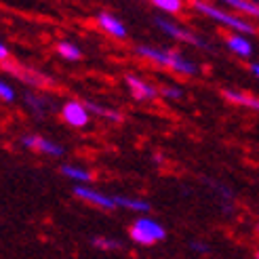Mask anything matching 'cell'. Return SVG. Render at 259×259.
<instances>
[{
	"label": "cell",
	"instance_id": "ac0fdd59",
	"mask_svg": "<svg viewBox=\"0 0 259 259\" xmlns=\"http://www.w3.org/2000/svg\"><path fill=\"white\" fill-rule=\"evenodd\" d=\"M160 95H162L164 99H169V101H175V99L184 97V91H181L179 87H175V84H166V87L160 89Z\"/></svg>",
	"mask_w": 259,
	"mask_h": 259
},
{
	"label": "cell",
	"instance_id": "8992f818",
	"mask_svg": "<svg viewBox=\"0 0 259 259\" xmlns=\"http://www.w3.org/2000/svg\"><path fill=\"white\" fill-rule=\"evenodd\" d=\"M128 91L133 93V97L137 101H152V99H156L160 95V89H156L154 84H150L148 80L144 78H139V76H133V74H128L126 78H124Z\"/></svg>",
	"mask_w": 259,
	"mask_h": 259
},
{
	"label": "cell",
	"instance_id": "cb8c5ba5",
	"mask_svg": "<svg viewBox=\"0 0 259 259\" xmlns=\"http://www.w3.org/2000/svg\"><path fill=\"white\" fill-rule=\"evenodd\" d=\"M257 259H259V253H257Z\"/></svg>",
	"mask_w": 259,
	"mask_h": 259
},
{
	"label": "cell",
	"instance_id": "5b68a950",
	"mask_svg": "<svg viewBox=\"0 0 259 259\" xmlns=\"http://www.w3.org/2000/svg\"><path fill=\"white\" fill-rule=\"evenodd\" d=\"M61 118L74 128H84L91 120V112L80 101H68L66 106L61 108Z\"/></svg>",
	"mask_w": 259,
	"mask_h": 259
},
{
	"label": "cell",
	"instance_id": "603a6c76",
	"mask_svg": "<svg viewBox=\"0 0 259 259\" xmlns=\"http://www.w3.org/2000/svg\"><path fill=\"white\" fill-rule=\"evenodd\" d=\"M251 72L259 78V63H253V66H251Z\"/></svg>",
	"mask_w": 259,
	"mask_h": 259
},
{
	"label": "cell",
	"instance_id": "9c48e42d",
	"mask_svg": "<svg viewBox=\"0 0 259 259\" xmlns=\"http://www.w3.org/2000/svg\"><path fill=\"white\" fill-rule=\"evenodd\" d=\"M97 25L106 34H110L112 38H126V25L116 15H112V13H99Z\"/></svg>",
	"mask_w": 259,
	"mask_h": 259
},
{
	"label": "cell",
	"instance_id": "8fae6325",
	"mask_svg": "<svg viewBox=\"0 0 259 259\" xmlns=\"http://www.w3.org/2000/svg\"><path fill=\"white\" fill-rule=\"evenodd\" d=\"M224 97L230 103H236V106H244V108H251V110H259V99L253 95H247L242 91H234V89H226L224 91Z\"/></svg>",
	"mask_w": 259,
	"mask_h": 259
},
{
	"label": "cell",
	"instance_id": "6da1fadb",
	"mask_svg": "<svg viewBox=\"0 0 259 259\" xmlns=\"http://www.w3.org/2000/svg\"><path fill=\"white\" fill-rule=\"evenodd\" d=\"M139 57H144L152 63H158V66H164L173 72H179V74H186V76H194L198 72L196 63L186 59L179 51H173V49H156V47H146L141 45L135 49Z\"/></svg>",
	"mask_w": 259,
	"mask_h": 259
},
{
	"label": "cell",
	"instance_id": "52a82bcc",
	"mask_svg": "<svg viewBox=\"0 0 259 259\" xmlns=\"http://www.w3.org/2000/svg\"><path fill=\"white\" fill-rule=\"evenodd\" d=\"M74 194L78 198H82L84 202H91V204H95V206H101V209H116V198L114 196H108V194H103L99 190H93V188H89V186H76L74 188Z\"/></svg>",
	"mask_w": 259,
	"mask_h": 259
},
{
	"label": "cell",
	"instance_id": "e0dca14e",
	"mask_svg": "<svg viewBox=\"0 0 259 259\" xmlns=\"http://www.w3.org/2000/svg\"><path fill=\"white\" fill-rule=\"evenodd\" d=\"M150 3L156 9L169 13V15H175V13H179L184 9V0H150Z\"/></svg>",
	"mask_w": 259,
	"mask_h": 259
},
{
	"label": "cell",
	"instance_id": "ffe728a7",
	"mask_svg": "<svg viewBox=\"0 0 259 259\" xmlns=\"http://www.w3.org/2000/svg\"><path fill=\"white\" fill-rule=\"evenodd\" d=\"M0 97H3V101H7V103L15 101V89H13L7 80L0 82Z\"/></svg>",
	"mask_w": 259,
	"mask_h": 259
},
{
	"label": "cell",
	"instance_id": "d6986e66",
	"mask_svg": "<svg viewBox=\"0 0 259 259\" xmlns=\"http://www.w3.org/2000/svg\"><path fill=\"white\" fill-rule=\"evenodd\" d=\"M93 244L97 249H120L122 244L118 242V240H112V238H101V236H97V238H93Z\"/></svg>",
	"mask_w": 259,
	"mask_h": 259
},
{
	"label": "cell",
	"instance_id": "7402d4cb",
	"mask_svg": "<svg viewBox=\"0 0 259 259\" xmlns=\"http://www.w3.org/2000/svg\"><path fill=\"white\" fill-rule=\"evenodd\" d=\"M9 57V49H7V45H0V59H7Z\"/></svg>",
	"mask_w": 259,
	"mask_h": 259
},
{
	"label": "cell",
	"instance_id": "5bb4252c",
	"mask_svg": "<svg viewBox=\"0 0 259 259\" xmlns=\"http://www.w3.org/2000/svg\"><path fill=\"white\" fill-rule=\"evenodd\" d=\"M116 204L124 206V209H131V211H139V213H148L150 211V204L141 198H128V196H114Z\"/></svg>",
	"mask_w": 259,
	"mask_h": 259
},
{
	"label": "cell",
	"instance_id": "4fadbf2b",
	"mask_svg": "<svg viewBox=\"0 0 259 259\" xmlns=\"http://www.w3.org/2000/svg\"><path fill=\"white\" fill-rule=\"evenodd\" d=\"M87 108L91 114H95V116H101V118H108V120H114V122H120L122 120V116L118 110H112V108H106V106H99V103H93V101H89L87 103Z\"/></svg>",
	"mask_w": 259,
	"mask_h": 259
},
{
	"label": "cell",
	"instance_id": "30bf717a",
	"mask_svg": "<svg viewBox=\"0 0 259 259\" xmlns=\"http://www.w3.org/2000/svg\"><path fill=\"white\" fill-rule=\"evenodd\" d=\"M226 47L240 57H249L253 53V45L244 34H232L226 38Z\"/></svg>",
	"mask_w": 259,
	"mask_h": 259
},
{
	"label": "cell",
	"instance_id": "ba28073f",
	"mask_svg": "<svg viewBox=\"0 0 259 259\" xmlns=\"http://www.w3.org/2000/svg\"><path fill=\"white\" fill-rule=\"evenodd\" d=\"M21 146L36 150V152H42V154H49V156H61L63 154V148L59 144H55V141H51L42 135H25L21 139Z\"/></svg>",
	"mask_w": 259,
	"mask_h": 259
},
{
	"label": "cell",
	"instance_id": "7c38bea8",
	"mask_svg": "<svg viewBox=\"0 0 259 259\" xmlns=\"http://www.w3.org/2000/svg\"><path fill=\"white\" fill-rule=\"evenodd\" d=\"M228 7H232L234 11L242 13V15H249V17H257L259 19V3H253V0H219Z\"/></svg>",
	"mask_w": 259,
	"mask_h": 259
},
{
	"label": "cell",
	"instance_id": "277c9868",
	"mask_svg": "<svg viewBox=\"0 0 259 259\" xmlns=\"http://www.w3.org/2000/svg\"><path fill=\"white\" fill-rule=\"evenodd\" d=\"M156 25L164 32V34H169L171 38H175V40H181V42H186V45H192V47H206L202 38H198L194 32L186 30V28H181V25H177L175 21H169V19H156Z\"/></svg>",
	"mask_w": 259,
	"mask_h": 259
},
{
	"label": "cell",
	"instance_id": "2e32d148",
	"mask_svg": "<svg viewBox=\"0 0 259 259\" xmlns=\"http://www.w3.org/2000/svg\"><path fill=\"white\" fill-rule=\"evenodd\" d=\"M57 53L63 57V59H68V61H76V59H80V49L76 47L74 42H68V40H61L57 42Z\"/></svg>",
	"mask_w": 259,
	"mask_h": 259
},
{
	"label": "cell",
	"instance_id": "44dd1931",
	"mask_svg": "<svg viewBox=\"0 0 259 259\" xmlns=\"http://www.w3.org/2000/svg\"><path fill=\"white\" fill-rule=\"evenodd\" d=\"M190 247L196 251V253H202V255H204V253H209V247H206V244H202V242H192Z\"/></svg>",
	"mask_w": 259,
	"mask_h": 259
},
{
	"label": "cell",
	"instance_id": "3957f363",
	"mask_svg": "<svg viewBox=\"0 0 259 259\" xmlns=\"http://www.w3.org/2000/svg\"><path fill=\"white\" fill-rule=\"evenodd\" d=\"M128 236H131L137 244L150 247V244H154V242L164 240L166 232L158 222H154L152 217H139V219L133 222L131 230H128Z\"/></svg>",
	"mask_w": 259,
	"mask_h": 259
},
{
	"label": "cell",
	"instance_id": "7a4b0ae2",
	"mask_svg": "<svg viewBox=\"0 0 259 259\" xmlns=\"http://www.w3.org/2000/svg\"><path fill=\"white\" fill-rule=\"evenodd\" d=\"M192 7H194V11H196V13H200V15H204V17H209V19H213V21H217V23L226 25V28L234 30L236 34H244V36L253 34V25H251L247 19L232 15V13H228V11H224V9L211 5L209 0H194Z\"/></svg>",
	"mask_w": 259,
	"mask_h": 259
},
{
	"label": "cell",
	"instance_id": "9a60e30c",
	"mask_svg": "<svg viewBox=\"0 0 259 259\" xmlns=\"http://www.w3.org/2000/svg\"><path fill=\"white\" fill-rule=\"evenodd\" d=\"M61 173L68 179H74L78 184H89L91 181V173L87 169H80V166H72V164H61Z\"/></svg>",
	"mask_w": 259,
	"mask_h": 259
}]
</instances>
